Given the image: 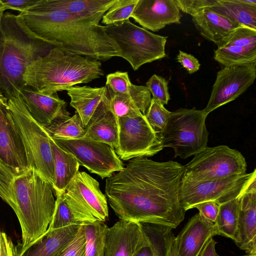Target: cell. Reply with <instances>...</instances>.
<instances>
[{"label":"cell","instance_id":"cell-1","mask_svg":"<svg viewBox=\"0 0 256 256\" xmlns=\"http://www.w3.org/2000/svg\"><path fill=\"white\" fill-rule=\"evenodd\" d=\"M183 174L177 162L134 158L106 178V196L120 220L176 228L186 212L180 198Z\"/></svg>","mask_w":256,"mask_h":256},{"label":"cell","instance_id":"cell-2","mask_svg":"<svg viewBox=\"0 0 256 256\" xmlns=\"http://www.w3.org/2000/svg\"><path fill=\"white\" fill-rule=\"evenodd\" d=\"M18 16L32 34L54 48L100 62L120 56L116 42L98 21L38 3Z\"/></svg>","mask_w":256,"mask_h":256},{"label":"cell","instance_id":"cell-3","mask_svg":"<svg viewBox=\"0 0 256 256\" xmlns=\"http://www.w3.org/2000/svg\"><path fill=\"white\" fill-rule=\"evenodd\" d=\"M52 184L34 168L16 172L0 160V197L16 214L22 230L19 256L47 230L55 206Z\"/></svg>","mask_w":256,"mask_h":256},{"label":"cell","instance_id":"cell-4","mask_svg":"<svg viewBox=\"0 0 256 256\" xmlns=\"http://www.w3.org/2000/svg\"><path fill=\"white\" fill-rule=\"evenodd\" d=\"M50 46L32 34L18 15L4 12L0 23V94L6 100L19 96L26 86V68Z\"/></svg>","mask_w":256,"mask_h":256},{"label":"cell","instance_id":"cell-5","mask_svg":"<svg viewBox=\"0 0 256 256\" xmlns=\"http://www.w3.org/2000/svg\"><path fill=\"white\" fill-rule=\"evenodd\" d=\"M102 66L100 61L54 47L26 68L24 80L26 86L51 95L102 76Z\"/></svg>","mask_w":256,"mask_h":256},{"label":"cell","instance_id":"cell-6","mask_svg":"<svg viewBox=\"0 0 256 256\" xmlns=\"http://www.w3.org/2000/svg\"><path fill=\"white\" fill-rule=\"evenodd\" d=\"M208 115L204 110L180 108L171 112L166 124L158 134L162 148L170 147L174 158L182 159L194 156L206 146L208 132Z\"/></svg>","mask_w":256,"mask_h":256},{"label":"cell","instance_id":"cell-7","mask_svg":"<svg viewBox=\"0 0 256 256\" xmlns=\"http://www.w3.org/2000/svg\"><path fill=\"white\" fill-rule=\"evenodd\" d=\"M7 105L25 144L30 167L52 184L54 162L48 133L30 114L20 95L8 99Z\"/></svg>","mask_w":256,"mask_h":256},{"label":"cell","instance_id":"cell-8","mask_svg":"<svg viewBox=\"0 0 256 256\" xmlns=\"http://www.w3.org/2000/svg\"><path fill=\"white\" fill-rule=\"evenodd\" d=\"M104 29L118 46L120 57L126 60L134 70L166 56L165 46L168 36L150 32L130 20L104 26Z\"/></svg>","mask_w":256,"mask_h":256},{"label":"cell","instance_id":"cell-9","mask_svg":"<svg viewBox=\"0 0 256 256\" xmlns=\"http://www.w3.org/2000/svg\"><path fill=\"white\" fill-rule=\"evenodd\" d=\"M246 162L241 152L227 146H208L184 166L182 180H218L246 173Z\"/></svg>","mask_w":256,"mask_h":256},{"label":"cell","instance_id":"cell-10","mask_svg":"<svg viewBox=\"0 0 256 256\" xmlns=\"http://www.w3.org/2000/svg\"><path fill=\"white\" fill-rule=\"evenodd\" d=\"M256 178L254 169L249 174L218 180L192 182L182 180L180 202L186 211L207 201H215L220 204L239 197Z\"/></svg>","mask_w":256,"mask_h":256},{"label":"cell","instance_id":"cell-11","mask_svg":"<svg viewBox=\"0 0 256 256\" xmlns=\"http://www.w3.org/2000/svg\"><path fill=\"white\" fill-rule=\"evenodd\" d=\"M118 126V146L114 150L120 159L152 156L162 150L158 134L142 113L120 118Z\"/></svg>","mask_w":256,"mask_h":256},{"label":"cell","instance_id":"cell-12","mask_svg":"<svg viewBox=\"0 0 256 256\" xmlns=\"http://www.w3.org/2000/svg\"><path fill=\"white\" fill-rule=\"evenodd\" d=\"M54 140L60 148L73 155L80 166L102 179L110 177L124 168L114 148L108 144L85 138Z\"/></svg>","mask_w":256,"mask_h":256},{"label":"cell","instance_id":"cell-13","mask_svg":"<svg viewBox=\"0 0 256 256\" xmlns=\"http://www.w3.org/2000/svg\"><path fill=\"white\" fill-rule=\"evenodd\" d=\"M84 224L105 222L108 218V200L99 182L84 172H78L64 192Z\"/></svg>","mask_w":256,"mask_h":256},{"label":"cell","instance_id":"cell-14","mask_svg":"<svg viewBox=\"0 0 256 256\" xmlns=\"http://www.w3.org/2000/svg\"><path fill=\"white\" fill-rule=\"evenodd\" d=\"M256 77V63L224 66L216 74L204 112L208 115L239 97L253 84Z\"/></svg>","mask_w":256,"mask_h":256},{"label":"cell","instance_id":"cell-15","mask_svg":"<svg viewBox=\"0 0 256 256\" xmlns=\"http://www.w3.org/2000/svg\"><path fill=\"white\" fill-rule=\"evenodd\" d=\"M0 160L16 172L30 168L25 144L8 109L0 104Z\"/></svg>","mask_w":256,"mask_h":256},{"label":"cell","instance_id":"cell-16","mask_svg":"<svg viewBox=\"0 0 256 256\" xmlns=\"http://www.w3.org/2000/svg\"><path fill=\"white\" fill-rule=\"evenodd\" d=\"M148 244L140 223L120 220L108 229L104 256H134Z\"/></svg>","mask_w":256,"mask_h":256},{"label":"cell","instance_id":"cell-17","mask_svg":"<svg viewBox=\"0 0 256 256\" xmlns=\"http://www.w3.org/2000/svg\"><path fill=\"white\" fill-rule=\"evenodd\" d=\"M181 17L174 0H138L131 15L143 28L152 32L166 25L180 24Z\"/></svg>","mask_w":256,"mask_h":256},{"label":"cell","instance_id":"cell-18","mask_svg":"<svg viewBox=\"0 0 256 256\" xmlns=\"http://www.w3.org/2000/svg\"><path fill=\"white\" fill-rule=\"evenodd\" d=\"M20 96L30 114L45 128L58 120L70 116L66 108V102L57 93L46 94L26 86Z\"/></svg>","mask_w":256,"mask_h":256},{"label":"cell","instance_id":"cell-19","mask_svg":"<svg viewBox=\"0 0 256 256\" xmlns=\"http://www.w3.org/2000/svg\"><path fill=\"white\" fill-rule=\"evenodd\" d=\"M234 242L247 254H256V178L239 197L238 222Z\"/></svg>","mask_w":256,"mask_h":256},{"label":"cell","instance_id":"cell-20","mask_svg":"<svg viewBox=\"0 0 256 256\" xmlns=\"http://www.w3.org/2000/svg\"><path fill=\"white\" fill-rule=\"evenodd\" d=\"M66 90L70 98V106L76 110L86 128L109 108L106 86H74Z\"/></svg>","mask_w":256,"mask_h":256},{"label":"cell","instance_id":"cell-21","mask_svg":"<svg viewBox=\"0 0 256 256\" xmlns=\"http://www.w3.org/2000/svg\"><path fill=\"white\" fill-rule=\"evenodd\" d=\"M216 235L214 223L196 214L175 237L179 256H200L209 240Z\"/></svg>","mask_w":256,"mask_h":256},{"label":"cell","instance_id":"cell-22","mask_svg":"<svg viewBox=\"0 0 256 256\" xmlns=\"http://www.w3.org/2000/svg\"><path fill=\"white\" fill-rule=\"evenodd\" d=\"M106 86L110 110L118 120L122 116L145 114L152 99L151 94L146 86L132 84L127 94L114 93Z\"/></svg>","mask_w":256,"mask_h":256},{"label":"cell","instance_id":"cell-23","mask_svg":"<svg viewBox=\"0 0 256 256\" xmlns=\"http://www.w3.org/2000/svg\"><path fill=\"white\" fill-rule=\"evenodd\" d=\"M81 225L47 230L21 256H59L76 236Z\"/></svg>","mask_w":256,"mask_h":256},{"label":"cell","instance_id":"cell-24","mask_svg":"<svg viewBox=\"0 0 256 256\" xmlns=\"http://www.w3.org/2000/svg\"><path fill=\"white\" fill-rule=\"evenodd\" d=\"M117 0H39L38 4L49 10H58L98 22Z\"/></svg>","mask_w":256,"mask_h":256},{"label":"cell","instance_id":"cell-25","mask_svg":"<svg viewBox=\"0 0 256 256\" xmlns=\"http://www.w3.org/2000/svg\"><path fill=\"white\" fill-rule=\"evenodd\" d=\"M192 20L200 34L216 45L240 26L210 8L192 16Z\"/></svg>","mask_w":256,"mask_h":256},{"label":"cell","instance_id":"cell-26","mask_svg":"<svg viewBox=\"0 0 256 256\" xmlns=\"http://www.w3.org/2000/svg\"><path fill=\"white\" fill-rule=\"evenodd\" d=\"M50 142L54 162L52 186L56 195L64 192L79 172L80 164L73 155L60 148L51 137Z\"/></svg>","mask_w":256,"mask_h":256},{"label":"cell","instance_id":"cell-27","mask_svg":"<svg viewBox=\"0 0 256 256\" xmlns=\"http://www.w3.org/2000/svg\"><path fill=\"white\" fill-rule=\"evenodd\" d=\"M209 8L231 22L256 30V0H218Z\"/></svg>","mask_w":256,"mask_h":256},{"label":"cell","instance_id":"cell-28","mask_svg":"<svg viewBox=\"0 0 256 256\" xmlns=\"http://www.w3.org/2000/svg\"><path fill=\"white\" fill-rule=\"evenodd\" d=\"M142 228L146 235L148 244L134 256H168L170 246L174 236L170 227L152 224H144Z\"/></svg>","mask_w":256,"mask_h":256},{"label":"cell","instance_id":"cell-29","mask_svg":"<svg viewBox=\"0 0 256 256\" xmlns=\"http://www.w3.org/2000/svg\"><path fill=\"white\" fill-rule=\"evenodd\" d=\"M84 138L108 144L116 148L118 141V120L110 108L86 128Z\"/></svg>","mask_w":256,"mask_h":256},{"label":"cell","instance_id":"cell-30","mask_svg":"<svg viewBox=\"0 0 256 256\" xmlns=\"http://www.w3.org/2000/svg\"><path fill=\"white\" fill-rule=\"evenodd\" d=\"M239 197L220 204L218 215L214 223L217 235L233 240L238 226Z\"/></svg>","mask_w":256,"mask_h":256},{"label":"cell","instance_id":"cell-31","mask_svg":"<svg viewBox=\"0 0 256 256\" xmlns=\"http://www.w3.org/2000/svg\"><path fill=\"white\" fill-rule=\"evenodd\" d=\"M214 58L224 66L256 63V47L225 46L217 48Z\"/></svg>","mask_w":256,"mask_h":256},{"label":"cell","instance_id":"cell-32","mask_svg":"<svg viewBox=\"0 0 256 256\" xmlns=\"http://www.w3.org/2000/svg\"><path fill=\"white\" fill-rule=\"evenodd\" d=\"M45 128L54 140L82 138L86 130L78 113L72 116L58 120Z\"/></svg>","mask_w":256,"mask_h":256},{"label":"cell","instance_id":"cell-33","mask_svg":"<svg viewBox=\"0 0 256 256\" xmlns=\"http://www.w3.org/2000/svg\"><path fill=\"white\" fill-rule=\"evenodd\" d=\"M55 196L54 211L48 230L60 228L72 224H82L78 212L66 198L64 192Z\"/></svg>","mask_w":256,"mask_h":256},{"label":"cell","instance_id":"cell-34","mask_svg":"<svg viewBox=\"0 0 256 256\" xmlns=\"http://www.w3.org/2000/svg\"><path fill=\"white\" fill-rule=\"evenodd\" d=\"M82 224L86 236L84 256H104L108 226L101 222Z\"/></svg>","mask_w":256,"mask_h":256},{"label":"cell","instance_id":"cell-35","mask_svg":"<svg viewBox=\"0 0 256 256\" xmlns=\"http://www.w3.org/2000/svg\"><path fill=\"white\" fill-rule=\"evenodd\" d=\"M138 0H117L104 14L102 22L106 26L128 20Z\"/></svg>","mask_w":256,"mask_h":256},{"label":"cell","instance_id":"cell-36","mask_svg":"<svg viewBox=\"0 0 256 256\" xmlns=\"http://www.w3.org/2000/svg\"><path fill=\"white\" fill-rule=\"evenodd\" d=\"M230 45L256 47V30L240 26L216 46L218 48Z\"/></svg>","mask_w":256,"mask_h":256},{"label":"cell","instance_id":"cell-37","mask_svg":"<svg viewBox=\"0 0 256 256\" xmlns=\"http://www.w3.org/2000/svg\"><path fill=\"white\" fill-rule=\"evenodd\" d=\"M171 112L167 110L161 102L152 98L150 105L144 114L148 123L158 134L166 126Z\"/></svg>","mask_w":256,"mask_h":256},{"label":"cell","instance_id":"cell-38","mask_svg":"<svg viewBox=\"0 0 256 256\" xmlns=\"http://www.w3.org/2000/svg\"><path fill=\"white\" fill-rule=\"evenodd\" d=\"M146 87L152 96V98L162 104H168L170 100L168 90V82L164 78L153 74L146 82Z\"/></svg>","mask_w":256,"mask_h":256},{"label":"cell","instance_id":"cell-39","mask_svg":"<svg viewBox=\"0 0 256 256\" xmlns=\"http://www.w3.org/2000/svg\"><path fill=\"white\" fill-rule=\"evenodd\" d=\"M132 84L127 72L116 71L106 76V85L114 93L127 94Z\"/></svg>","mask_w":256,"mask_h":256},{"label":"cell","instance_id":"cell-40","mask_svg":"<svg viewBox=\"0 0 256 256\" xmlns=\"http://www.w3.org/2000/svg\"><path fill=\"white\" fill-rule=\"evenodd\" d=\"M174 0L180 10L193 16L204 9L214 6L218 0Z\"/></svg>","mask_w":256,"mask_h":256},{"label":"cell","instance_id":"cell-41","mask_svg":"<svg viewBox=\"0 0 256 256\" xmlns=\"http://www.w3.org/2000/svg\"><path fill=\"white\" fill-rule=\"evenodd\" d=\"M86 236L83 224L74 238L59 256H84Z\"/></svg>","mask_w":256,"mask_h":256},{"label":"cell","instance_id":"cell-42","mask_svg":"<svg viewBox=\"0 0 256 256\" xmlns=\"http://www.w3.org/2000/svg\"><path fill=\"white\" fill-rule=\"evenodd\" d=\"M220 204L215 201H207L200 203L194 206L197 208L200 216L208 222L214 223L218 215Z\"/></svg>","mask_w":256,"mask_h":256},{"label":"cell","instance_id":"cell-43","mask_svg":"<svg viewBox=\"0 0 256 256\" xmlns=\"http://www.w3.org/2000/svg\"><path fill=\"white\" fill-rule=\"evenodd\" d=\"M176 59L190 74H194L200 69V64L198 60L190 54L179 50Z\"/></svg>","mask_w":256,"mask_h":256},{"label":"cell","instance_id":"cell-44","mask_svg":"<svg viewBox=\"0 0 256 256\" xmlns=\"http://www.w3.org/2000/svg\"><path fill=\"white\" fill-rule=\"evenodd\" d=\"M0 256H19V250L10 238L0 230Z\"/></svg>","mask_w":256,"mask_h":256},{"label":"cell","instance_id":"cell-45","mask_svg":"<svg viewBox=\"0 0 256 256\" xmlns=\"http://www.w3.org/2000/svg\"><path fill=\"white\" fill-rule=\"evenodd\" d=\"M39 0H0L4 10L10 9L20 12L28 10Z\"/></svg>","mask_w":256,"mask_h":256},{"label":"cell","instance_id":"cell-46","mask_svg":"<svg viewBox=\"0 0 256 256\" xmlns=\"http://www.w3.org/2000/svg\"><path fill=\"white\" fill-rule=\"evenodd\" d=\"M216 242L211 238L206 244L200 256H220L216 250Z\"/></svg>","mask_w":256,"mask_h":256},{"label":"cell","instance_id":"cell-47","mask_svg":"<svg viewBox=\"0 0 256 256\" xmlns=\"http://www.w3.org/2000/svg\"><path fill=\"white\" fill-rule=\"evenodd\" d=\"M168 256H179L177 252L175 236L173 238L172 240Z\"/></svg>","mask_w":256,"mask_h":256},{"label":"cell","instance_id":"cell-48","mask_svg":"<svg viewBox=\"0 0 256 256\" xmlns=\"http://www.w3.org/2000/svg\"><path fill=\"white\" fill-rule=\"evenodd\" d=\"M5 11L4 6H2V3L0 2V23L2 20V18L3 14H4V12Z\"/></svg>","mask_w":256,"mask_h":256},{"label":"cell","instance_id":"cell-49","mask_svg":"<svg viewBox=\"0 0 256 256\" xmlns=\"http://www.w3.org/2000/svg\"><path fill=\"white\" fill-rule=\"evenodd\" d=\"M5 100H6V99L0 94V104Z\"/></svg>","mask_w":256,"mask_h":256},{"label":"cell","instance_id":"cell-50","mask_svg":"<svg viewBox=\"0 0 256 256\" xmlns=\"http://www.w3.org/2000/svg\"><path fill=\"white\" fill-rule=\"evenodd\" d=\"M242 256H256V254H247L246 255Z\"/></svg>","mask_w":256,"mask_h":256}]
</instances>
